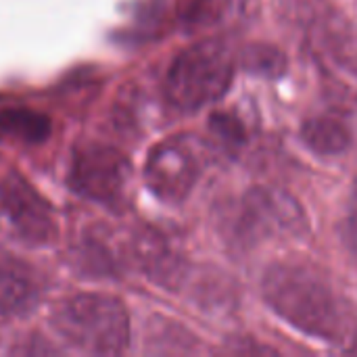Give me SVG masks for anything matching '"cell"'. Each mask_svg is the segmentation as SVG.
I'll list each match as a JSON object with an SVG mask.
<instances>
[{
  "label": "cell",
  "mask_w": 357,
  "mask_h": 357,
  "mask_svg": "<svg viewBox=\"0 0 357 357\" xmlns=\"http://www.w3.org/2000/svg\"><path fill=\"white\" fill-rule=\"evenodd\" d=\"M40 297L42 280L36 270L8 253H0V320L27 316Z\"/></svg>",
  "instance_id": "ba28073f"
},
{
  "label": "cell",
  "mask_w": 357,
  "mask_h": 357,
  "mask_svg": "<svg viewBox=\"0 0 357 357\" xmlns=\"http://www.w3.org/2000/svg\"><path fill=\"white\" fill-rule=\"evenodd\" d=\"M132 165L128 157L109 144H84L75 151L69 186L88 201L117 207L126 199Z\"/></svg>",
  "instance_id": "5b68a950"
},
{
  "label": "cell",
  "mask_w": 357,
  "mask_h": 357,
  "mask_svg": "<svg viewBox=\"0 0 357 357\" xmlns=\"http://www.w3.org/2000/svg\"><path fill=\"white\" fill-rule=\"evenodd\" d=\"M261 295L278 318L307 337L343 347L354 331L341 297L312 268L299 264L270 266L261 280Z\"/></svg>",
  "instance_id": "6da1fadb"
},
{
  "label": "cell",
  "mask_w": 357,
  "mask_h": 357,
  "mask_svg": "<svg viewBox=\"0 0 357 357\" xmlns=\"http://www.w3.org/2000/svg\"><path fill=\"white\" fill-rule=\"evenodd\" d=\"M301 138L310 151L322 157H339L354 144L351 128L335 115H318L303 123Z\"/></svg>",
  "instance_id": "30bf717a"
},
{
  "label": "cell",
  "mask_w": 357,
  "mask_h": 357,
  "mask_svg": "<svg viewBox=\"0 0 357 357\" xmlns=\"http://www.w3.org/2000/svg\"><path fill=\"white\" fill-rule=\"evenodd\" d=\"M132 259L153 282L174 289L184 278V259L165 236L155 230H142L132 241Z\"/></svg>",
  "instance_id": "9c48e42d"
},
{
  "label": "cell",
  "mask_w": 357,
  "mask_h": 357,
  "mask_svg": "<svg viewBox=\"0 0 357 357\" xmlns=\"http://www.w3.org/2000/svg\"><path fill=\"white\" fill-rule=\"evenodd\" d=\"M50 119L44 113L25 107L0 109V142L42 144L50 136Z\"/></svg>",
  "instance_id": "8fae6325"
},
{
  "label": "cell",
  "mask_w": 357,
  "mask_h": 357,
  "mask_svg": "<svg viewBox=\"0 0 357 357\" xmlns=\"http://www.w3.org/2000/svg\"><path fill=\"white\" fill-rule=\"evenodd\" d=\"M230 222L234 236L243 245L276 236H301L307 230V218L299 201L272 186L251 188L241 199Z\"/></svg>",
  "instance_id": "277c9868"
},
{
  "label": "cell",
  "mask_w": 357,
  "mask_h": 357,
  "mask_svg": "<svg viewBox=\"0 0 357 357\" xmlns=\"http://www.w3.org/2000/svg\"><path fill=\"white\" fill-rule=\"evenodd\" d=\"M234 77V56L222 40L184 48L165 77V96L180 111H199L220 100Z\"/></svg>",
  "instance_id": "3957f363"
},
{
  "label": "cell",
  "mask_w": 357,
  "mask_h": 357,
  "mask_svg": "<svg viewBox=\"0 0 357 357\" xmlns=\"http://www.w3.org/2000/svg\"><path fill=\"white\" fill-rule=\"evenodd\" d=\"M211 134L228 149H238L245 142V130L241 119L230 113H213L209 119Z\"/></svg>",
  "instance_id": "5bb4252c"
},
{
  "label": "cell",
  "mask_w": 357,
  "mask_h": 357,
  "mask_svg": "<svg viewBox=\"0 0 357 357\" xmlns=\"http://www.w3.org/2000/svg\"><path fill=\"white\" fill-rule=\"evenodd\" d=\"M238 65L243 71L251 73V75H259V77H268V79H278L287 73L289 61L287 54L272 44H251L247 46L241 56H238Z\"/></svg>",
  "instance_id": "7c38bea8"
},
{
  "label": "cell",
  "mask_w": 357,
  "mask_h": 357,
  "mask_svg": "<svg viewBox=\"0 0 357 357\" xmlns=\"http://www.w3.org/2000/svg\"><path fill=\"white\" fill-rule=\"evenodd\" d=\"M228 0H182L180 19L188 29L218 23L226 13Z\"/></svg>",
  "instance_id": "4fadbf2b"
},
{
  "label": "cell",
  "mask_w": 357,
  "mask_h": 357,
  "mask_svg": "<svg viewBox=\"0 0 357 357\" xmlns=\"http://www.w3.org/2000/svg\"><path fill=\"white\" fill-rule=\"evenodd\" d=\"M56 333L75 349L94 356H119L130 345V316L126 305L98 293L65 299L54 312Z\"/></svg>",
  "instance_id": "7a4b0ae2"
},
{
  "label": "cell",
  "mask_w": 357,
  "mask_h": 357,
  "mask_svg": "<svg viewBox=\"0 0 357 357\" xmlns=\"http://www.w3.org/2000/svg\"><path fill=\"white\" fill-rule=\"evenodd\" d=\"M345 354H356L357 356V326H354V331H351V335L347 337V341H345V345L341 347Z\"/></svg>",
  "instance_id": "2e32d148"
},
{
  "label": "cell",
  "mask_w": 357,
  "mask_h": 357,
  "mask_svg": "<svg viewBox=\"0 0 357 357\" xmlns=\"http://www.w3.org/2000/svg\"><path fill=\"white\" fill-rule=\"evenodd\" d=\"M0 211L29 243H50L56 232L50 205L17 174L0 182Z\"/></svg>",
  "instance_id": "52a82bcc"
},
{
  "label": "cell",
  "mask_w": 357,
  "mask_h": 357,
  "mask_svg": "<svg viewBox=\"0 0 357 357\" xmlns=\"http://www.w3.org/2000/svg\"><path fill=\"white\" fill-rule=\"evenodd\" d=\"M343 243L349 251V255L357 261V178L351 184L349 197H347V207L343 215V226H341Z\"/></svg>",
  "instance_id": "9a60e30c"
},
{
  "label": "cell",
  "mask_w": 357,
  "mask_h": 357,
  "mask_svg": "<svg viewBox=\"0 0 357 357\" xmlns=\"http://www.w3.org/2000/svg\"><path fill=\"white\" fill-rule=\"evenodd\" d=\"M201 176V159L184 138H167L155 144L144 163V182L163 203L184 201Z\"/></svg>",
  "instance_id": "8992f818"
}]
</instances>
